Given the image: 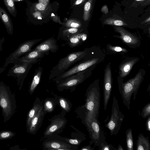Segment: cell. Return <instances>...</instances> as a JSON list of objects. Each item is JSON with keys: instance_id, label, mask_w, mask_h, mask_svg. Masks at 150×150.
Here are the masks:
<instances>
[{"instance_id": "484cf974", "label": "cell", "mask_w": 150, "mask_h": 150, "mask_svg": "<svg viewBox=\"0 0 150 150\" xmlns=\"http://www.w3.org/2000/svg\"><path fill=\"white\" fill-rule=\"evenodd\" d=\"M58 102L65 112H68L70 111L72 105L69 101L63 97H59L58 98Z\"/></svg>"}, {"instance_id": "4dcf8cb0", "label": "cell", "mask_w": 150, "mask_h": 150, "mask_svg": "<svg viewBox=\"0 0 150 150\" xmlns=\"http://www.w3.org/2000/svg\"><path fill=\"white\" fill-rule=\"evenodd\" d=\"M99 150H117L112 145L108 144L106 141L102 143L99 146Z\"/></svg>"}, {"instance_id": "d6986e66", "label": "cell", "mask_w": 150, "mask_h": 150, "mask_svg": "<svg viewBox=\"0 0 150 150\" xmlns=\"http://www.w3.org/2000/svg\"><path fill=\"white\" fill-rule=\"evenodd\" d=\"M139 60L135 58L124 63L121 65L120 68V75L122 78L126 76L131 70L133 66Z\"/></svg>"}, {"instance_id": "74e56055", "label": "cell", "mask_w": 150, "mask_h": 150, "mask_svg": "<svg viewBox=\"0 0 150 150\" xmlns=\"http://www.w3.org/2000/svg\"><path fill=\"white\" fill-rule=\"evenodd\" d=\"M146 120V130L148 131H150V116L148 117Z\"/></svg>"}, {"instance_id": "5b68a950", "label": "cell", "mask_w": 150, "mask_h": 150, "mask_svg": "<svg viewBox=\"0 0 150 150\" xmlns=\"http://www.w3.org/2000/svg\"><path fill=\"white\" fill-rule=\"evenodd\" d=\"M89 132L90 137L95 146H99L106 141V135L98 118H95L89 122L84 123Z\"/></svg>"}, {"instance_id": "7dc6e473", "label": "cell", "mask_w": 150, "mask_h": 150, "mask_svg": "<svg viewBox=\"0 0 150 150\" xmlns=\"http://www.w3.org/2000/svg\"><path fill=\"white\" fill-rule=\"evenodd\" d=\"M38 19H42V18H40V17H38Z\"/></svg>"}, {"instance_id": "836d02e7", "label": "cell", "mask_w": 150, "mask_h": 150, "mask_svg": "<svg viewBox=\"0 0 150 150\" xmlns=\"http://www.w3.org/2000/svg\"><path fill=\"white\" fill-rule=\"evenodd\" d=\"M0 105L2 108L5 109L7 106L8 103L6 99L4 98L1 99L0 100Z\"/></svg>"}, {"instance_id": "1f68e13d", "label": "cell", "mask_w": 150, "mask_h": 150, "mask_svg": "<svg viewBox=\"0 0 150 150\" xmlns=\"http://www.w3.org/2000/svg\"><path fill=\"white\" fill-rule=\"evenodd\" d=\"M66 142L69 144L74 145H79L81 143L83 139H70L63 138Z\"/></svg>"}, {"instance_id": "9c48e42d", "label": "cell", "mask_w": 150, "mask_h": 150, "mask_svg": "<svg viewBox=\"0 0 150 150\" xmlns=\"http://www.w3.org/2000/svg\"><path fill=\"white\" fill-rule=\"evenodd\" d=\"M42 40L40 39L30 40L21 44L17 48L6 58L4 66L6 68L9 64H11L13 61L30 52L32 47Z\"/></svg>"}, {"instance_id": "44dd1931", "label": "cell", "mask_w": 150, "mask_h": 150, "mask_svg": "<svg viewBox=\"0 0 150 150\" xmlns=\"http://www.w3.org/2000/svg\"><path fill=\"white\" fill-rule=\"evenodd\" d=\"M42 106V103L38 98H37L32 108L30 110L28 114L27 120V125L28 127L32 119L37 114L40 109Z\"/></svg>"}, {"instance_id": "4316f807", "label": "cell", "mask_w": 150, "mask_h": 150, "mask_svg": "<svg viewBox=\"0 0 150 150\" xmlns=\"http://www.w3.org/2000/svg\"><path fill=\"white\" fill-rule=\"evenodd\" d=\"M105 24L112 25L117 26L127 25V24L120 20L112 18H110L105 19L103 22Z\"/></svg>"}, {"instance_id": "ee69618b", "label": "cell", "mask_w": 150, "mask_h": 150, "mask_svg": "<svg viewBox=\"0 0 150 150\" xmlns=\"http://www.w3.org/2000/svg\"><path fill=\"white\" fill-rule=\"evenodd\" d=\"M84 0H77V1L76 2L75 4L76 5L79 4L81 3Z\"/></svg>"}, {"instance_id": "7402d4cb", "label": "cell", "mask_w": 150, "mask_h": 150, "mask_svg": "<svg viewBox=\"0 0 150 150\" xmlns=\"http://www.w3.org/2000/svg\"><path fill=\"white\" fill-rule=\"evenodd\" d=\"M42 68L39 67L36 69L31 83L30 86L29 92L32 94L39 84L42 73Z\"/></svg>"}, {"instance_id": "f1b7e54d", "label": "cell", "mask_w": 150, "mask_h": 150, "mask_svg": "<svg viewBox=\"0 0 150 150\" xmlns=\"http://www.w3.org/2000/svg\"><path fill=\"white\" fill-rule=\"evenodd\" d=\"M92 0H89L84 6L83 18L85 21L87 20L89 17L90 12L92 8Z\"/></svg>"}, {"instance_id": "2e32d148", "label": "cell", "mask_w": 150, "mask_h": 150, "mask_svg": "<svg viewBox=\"0 0 150 150\" xmlns=\"http://www.w3.org/2000/svg\"><path fill=\"white\" fill-rule=\"evenodd\" d=\"M115 31L120 35V37L125 43L130 45H134L139 41L138 38L123 28L115 26L114 27Z\"/></svg>"}, {"instance_id": "ffe728a7", "label": "cell", "mask_w": 150, "mask_h": 150, "mask_svg": "<svg viewBox=\"0 0 150 150\" xmlns=\"http://www.w3.org/2000/svg\"><path fill=\"white\" fill-rule=\"evenodd\" d=\"M136 145L137 150H150V143L149 137H145L142 134H139Z\"/></svg>"}, {"instance_id": "f35d334b", "label": "cell", "mask_w": 150, "mask_h": 150, "mask_svg": "<svg viewBox=\"0 0 150 150\" xmlns=\"http://www.w3.org/2000/svg\"><path fill=\"white\" fill-rule=\"evenodd\" d=\"M36 6L37 9L40 10H43L45 8V6L44 5L41 3L37 4Z\"/></svg>"}, {"instance_id": "52a82bcc", "label": "cell", "mask_w": 150, "mask_h": 150, "mask_svg": "<svg viewBox=\"0 0 150 150\" xmlns=\"http://www.w3.org/2000/svg\"><path fill=\"white\" fill-rule=\"evenodd\" d=\"M86 69L56 82L58 90L60 91L64 90H70L71 91H74L76 86L86 79Z\"/></svg>"}, {"instance_id": "ab89813d", "label": "cell", "mask_w": 150, "mask_h": 150, "mask_svg": "<svg viewBox=\"0 0 150 150\" xmlns=\"http://www.w3.org/2000/svg\"><path fill=\"white\" fill-rule=\"evenodd\" d=\"M101 11L105 14H107L108 12V9L107 6L106 5L103 6L101 8Z\"/></svg>"}, {"instance_id": "277c9868", "label": "cell", "mask_w": 150, "mask_h": 150, "mask_svg": "<svg viewBox=\"0 0 150 150\" xmlns=\"http://www.w3.org/2000/svg\"><path fill=\"white\" fill-rule=\"evenodd\" d=\"M124 119V115L120 110L118 101L114 95L110 118L105 124L111 136L118 133Z\"/></svg>"}, {"instance_id": "d590c367", "label": "cell", "mask_w": 150, "mask_h": 150, "mask_svg": "<svg viewBox=\"0 0 150 150\" xmlns=\"http://www.w3.org/2000/svg\"><path fill=\"white\" fill-rule=\"evenodd\" d=\"M90 143L89 145L82 147L80 149L81 150H94V147L92 148L91 146V145L93 143V142L91 141H90Z\"/></svg>"}, {"instance_id": "7bdbcfd3", "label": "cell", "mask_w": 150, "mask_h": 150, "mask_svg": "<svg viewBox=\"0 0 150 150\" xmlns=\"http://www.w3.org/2000/svg\"><path fill=\"white\" fill-rule=\"evenodd\" d=\"M117 149V150H124V149L122 147L121 145L120 144H119L118 145Z\"/></svg>"}, {"instance_id": "b9f144b4", "label": "cell", "mask_w": 150, "mask_h": 150, "mask_svg": "<svg viewBox=\"0 0 150 150\" xmlns=\"http://www.w3.org/2000/svg\"><path fill=\"white\" fill-rule=\"evenodd\" d=\"M6 70V67L3 66V67L0 68V74Z\"/></svg>"}, {"instance_id": "f546056e", "label": "cell", "mask_w": 150, "mask_h": 150, "mask_svg": "<svg viewBox=\"0 0 150 150\" xmlns=\"http://www.w3.org/2000/svg\"><path fill=\"white\" fill-rule=\"evenodd\" d=\"M141 116L145 119L150 115V103H148L142 109Z\"/></svg>"}, {"instance_id": "83f0119b", "label": "cell", "mask_w": 150, "mask_h": 150, "mask_svg": "<svg viewBox=\"0 0 150 150\" xmlns=\"http://www.w3.org/2000/svg\"><path fill=\"white\" fill-rule=\"evenodd\" d=\"M77 28H71L64 30L62 33V39L67 40L71 36L79 33Z\"/></svg>"}, {"instance_id": "e575fe53", "label": "cell", "mask_w": 150, "mask_h": 150, "mask_svg": "<svg viewBox=\"0 0 150 150\" xmlns=\"http://www.w3.org/2000/svg\"><path fill=\"white\" fill-rule=\"evenodd\" d=\"M67 26L70 27L71 28H78L81 26L80 24L78 23L72 22L68 23L67 24Z\"/></svg>"}, {"instance_id": "ac0fdd59", "label": "cell", "mask_w": 150, "mask_h": 150, "mask_svg": "<svg viewBox=\"0 0 150 150\" xmlns=\"http://www.w3.org/2000/svg\"><path fill=\"white\" fill-rule=\"evenodd\" d=\"M87 37L85 34L79 33L70 37L67 41L69 46L73 48L81 45L86 40Z\"/></svg>"}, {"instance_id": "8fae6325", "label": "cell", "mask_w": 150, "mask_h": 150, "mask_svg": "<svg viewBox=\"0 0 150 150\" xmlns=\"http://www.w3.org/2000/svg\"><path fill=\"white\" fill-rule=\"evenodd\" d=\"M112 87V74L110 64H108L105 69L103 85L104 109L106 110L110 98Z\"/></svg>"}, {"instance_id": "8992f818", "label": "cell", "mask_w": 150, "mask_h": 150, "mask_svg": "<svg viewBox=\"0 0 150 150\" xmlns=\"http://www.w3.org/2000/svg\"><path fill=\"white\" fill-rule=\"evenodd\" d=\"M11 63L14 65L9 70L7 75L8 76L17 78L18 84L20 83L22 85L32 64L17 59L13 61Z\"/></svg>"}, {"instance_id": "ba28073f", "label": "cell", "mask_w": 150, "mask_h": 150, "mask_svg": "<svg viewBox=\"0 0 150 150\" xmlns=\"http://www.w3.org/2000/svg\"><path fill=\"white\" fill-rule=\"evenodd\" d=\"M50 124L44 133L45 138L55 135L62 132L67 122V120L62 114L55 115L50 120Z\"/></svg>"}, {"instance_id": "5bb4252c", "label": "cell", "mask_w": 150, "mask_h": 150, "mask_svg": "<svg viewBox=\"0 0 150 150\" xmlns=\"http://www.w3.org/2000/svg\"><path fill=\"white\" fill-rule=\"evenodd\" d=\"M34 49L38 51L49 53L56 52L58 49L56 40L53 38H51L37 45Z\"/></svg>"}, {"instance_id": "9a60e30c", "label": "cell", "mask_w": 150, "mask_h": 150, "mask_svg": "<svg viewBox=\"0 0 150 150\" xmlns=\"http://www.w3.org/2000/svg\"><path fill=\"white\" fill-rule=\"evenodd\" d=\"M46 112L44 110L42 106L40 109L38 113L31 120L28 126L29 132L35 134L41 127L43 118Z\"/></svg>"}, {"instance_id": "7a4b0ae2", "label": "cell", "mask_w": 150, "mask_h": 150, "mask_svg": "<svg viewBox=\"0 0 150 150\" xmlns=\"http://www.w3.org/2000/svg\"><path fill=\"white\" fill-rule=\"evenodd\" d=\"M143 79V76L139 71L135 76L122 83L121 87L119 88L123 103L128 110L130 109V101L133 94V100L136 99L139 87Z\"/></svg>"}, {"instance_id": "3957f363", "label": "cell", "mask_w": 150, "mask_h": 150, "mask_svg": "<svg viewBox=\"0 0 150 150\" xmlns=\"http://www.w3.org/2000/svg\"><path fill=\"white\" fill-rule=\"evenodd\" d=\"M86 54L85 50L73 52L60 59L50 71L49 79H52L68 70L71 66L85 58Z\"/></svg>"}, {"instance_id": "cb8c5ba5", "label": "cell", "mask_w": 150, "mask_h": 150, "mask_svg": "<svg viewBox=\"0 0 150 150\" xmlns=\"http://www.w3.org/2000/svg\"><path fill=\"white\" fill-rule=\"evenodd\" d=\"M126 148L127 150H133V138L132 130L129 129L126 131Z\"/></svg>"}, {"instance_id": "d6a6232c", "label": "cell", "mask_w": 150, "mask_h": 150, "mask_svg": "<svg viewBox=\"0 0 150 150\" xmlns=\"http://www.w3.org/2000/svg\"><path fill=\"white\" fill-rule=\"evenodd\" d=\"M109 48L110 50L116 52L127 51V50L125 49L118 46L112 47L110 46H109Z\"/></svg>"}, {"instance_id": "e0dca14e", "label": "cell", "mask_w": 150, "mask_h": 150, "mask_svg": "<svg viewBox=\"0 0 150 150\" xmlns=\"http://www.w3.org/2000/svg\"><path fill=\"white\" fill-rule=\"evenodd\" d=\"M0 18L6 27L8 33L12 35L13 30V25L12 20L6 11L1 6Z\"/></svg>"}, {"instance_id": "603a6c76", "label": "cell", "mask_w": 150, "mask_h": 150, "mask_svg": "<svg viewBox=\"0 0 150 150\" xmlns=\"http://www.w3.org/2000/svg\"><path fill=\"white\" fill-rule=\"evenodd\" d=\"M57 101V100L53 98L46 99L43 105L44 110L46 113L52 112L55 107Z\"/></svg>"}, {"instance_id": "60d3db41", "label": "cell", "mask_w": 150, "mask_h": 150, "mask_svg": "<svg viewBox=\"0 0 150 150\" xmlns=\"http://www.w3.org/2000/svg\"><path fill=\"white\" fill-rule=\"evenodd\" d=\"M5 39L4 37L1 38L0 35V51L2 50V44L5 41Z\"/></svg>"}, {"instance_id": "bcb514c9", "label": "cell", "mask_w": 150, "mask_h": 150, "mask_svg": "<svg viewBox=\"0 0 150 150\" xmlns=\"http://www.w3.org/2000/svg\"><path fill=\"white\" fill-rule=\"evenodd\" d=\"M135 0L137 1H144V0Z\"/></svg>"}, {"instance_id": "8d00e7d4", "label": "cell", "mask_w": 150, "mask_h": 150, "mask_svg": "<svg viewBox=\"0 0 150 150\" xmlns=\"http://www.w3.org/2000/svg\"><path fill=\"white\" fill-rule=\"evenodd\" d=\"M11 135V133L9 132H4L0 134L1 138H7Z\"/></svg>"}, {"instance_id": "f6af8a7d", "label": "cell", "mask_w": 150, "mask_h": 150, "mask_svg": "<svg viewBox=\"0 0 150 150\" xmlns=\"http://www.w3.org/2000/svg\"><path fill=\"white\" fill-rule=\"evenodd\" d=\"M150 21V17H149L147 19H146L144 21V22L146 23H147L148 22H149Z\"/></svg>"}, {"instance_id": "7c38bea8", "label": "cell", "mask_w": 150, "mask_h": 150, "mask_svg": "<svg viewBox=\"0 0 150 150\" xmlns=\"http://www.w3.org/2000/svg\"><path fill=\"white\" fill-rule=\"evenodd\" d=\"M48 139L43 142V148L46 150H70L76 149V146H71L66 142Z\"/></svg>"}, {"instance_id": "d4e9b609", "label": "cell", "mask_w": 150, "mask_h": 150, "mask_svg": "<svg viewBox=\"0 0 150 150\" xmlns=\"http://www.w3.org/2000/svg\"><path fill=\"white\" fill-rule=\"evenodd\" d=\"M5 5L10 13L15 17L17 15L14 0H3Z\"/></svg>"}, {"instance_id": "30bf717a", "label": "cell", "mask_w": 150, "mask_h": 150, "mask_svg": "<svg viewBox=\"0 0 150 150\" xmlns=\"http://www.w3.org/2000/svg\"><path fill=\"white\" fill-rule=\"evenodd\" d=\"M98 59V58H93L78 63L60 75L54 78L52 80L57 82L85 70L96 63Z\"/></svg>"}, {"instance_id": "6da1fadb", "label": "cell", "mask_w": 150, "mask_h": 150, "mask_svg": "<svg viewBox=\"0 0 150 150\" xmlns=\"http://www.w3.org/2000/svg\"><path fill=\"white\" fill-rule=\"evenodd\" d=\"M86 96V103L82 107L84 113L83 123L98 117L100 93L98 85L96 83L91 85L87 90Z\"/></svg>"}, {"instance_id": "4fadbf2b", "label": "cell", "mask_w": 150, "mask_h": 150, "mask_svg": "<svg viewBox=\"0 0 150 150\" xmlns=\"http://www.w3.org/2000/svg\"><path fill=\"white\" fill-rule=\"evenodd\" d=\"M48 54V52H41L33 49L23 56L16 59L21 62L34 64L40 61L41 58L45 55H47Z\"/></svg>"}]
</instances>
